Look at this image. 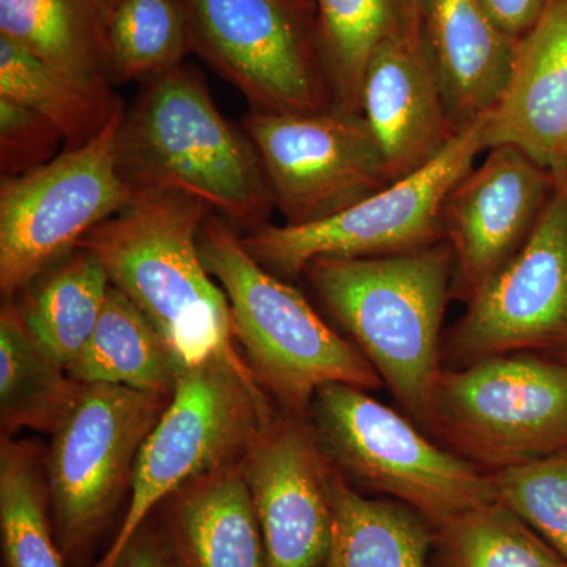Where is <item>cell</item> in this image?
Wrapping results in <instances>:
<instances>
[{
	"instance_id": "cell-24",
	"label": "cell",
	"mask_w": 567,
	"mask_h": 567,
	"mask_svg": "<svg viewBox=\"0 0 567 567\" xmlns=\"http://www.w3.org/2000/svg\"><path fill=\"white\" fill-rule=\"evenodd\" d=\"M333 506V543L322 567H432L434 528L412 507L360 494L336 468Z\"/></svg>"
},
{
	"instance_id": "cell-4",
	"label": "cell",
	"mask_w": 567,
	"mask_h": 567,
	"mask_svg": "<svg viewBox=\"0 0 567 567\" xmlns=\"http://www.w3.org/2000/svg\"><path fill=\"white\" fill-rule=\"evenodd\" d=\"M199 251L229 301L235 342L279 410L308 417L324 385H382L363 352L324 322L303 293L257 262L221 216L205 219Z\"/></svg>"
},
{
	"instance_id": "cell-17",
	"label": "cell",
	"mask_w": 567,
	"mask_h": 567,
	"mask_svg": "<svg viewBox=\"0 0 567 567\" xmlns=\"http://www.w3.org/2000/svg\"><path fill=\"white\" fill-rule=\"evenodd\" d=\"M486 151L513 145L554 171H567V0H546L517 40L509 80L483 117Z\"/></svg>"
},
{
	"instance_id": "cell-10",
	"label": "cell",
	"mask_w": 567,
	"mask_h": 567,
	"mask_svg": "<svg viewBox=\"0 0 567 567\" xmlns=\"http://www.w3.org/2000/svg\"><path fill=\"white\" fill-rule=\"evenodd\" d=\"M125 107L102 133L65 148L31 173L0 182V292L14 300L39 276L73 252L96 226L122 210L136 189L117 163Z\"/></svg>"
},
{
	"instance_id": "cell-8",
	"label": "cell",
	"mask_w": 567,
	"mask_h": 567,
	"mask_svg": "<svg viewBox=\"0 0 567 567\" xmlns=\"http://www.w3.org/2000/svg\"><path fill=\"white\" fill-rule=\"evenodd\" d=\"M424 429L487 472L567 447V360L494 354L442 369Z\"/></svg>"
},
{
	"instance_id": "cell-31",
	"label": "cell",
	"mask_w": 567,
	"mask_h": 567,
	"mask_svg": "<svg viewBox=\"0 0 567 567\" xmlns=\"http://www.w3.org/2000/svg\"><path fill=\"white\" fill-rule=\"evenodd\" d=\"M65 137L39 112L0 96V173L17 177L61 155Z\"/></svg>"
},
{
	"instance_id": "cell-26",
	"label": "cell",
	"mask_w": 567,
	"mask_h": 567,
	"mask_svg": "<svg viewBox=\"0 0 567 567\" xmlns=\"http://www.w3.org/2000/svg\"><path fill=\"white\" fill-rule=\"evenodd\" d=\"M0 543L3 567H70L52 528L44 454L10 435L0 443Z\"/></svg>"
},
{
	"instance_id": "cell-23",
	"label": "cell",
	"mask_w": 567,
	"mask_h": 567,
	"mask_svg": "<svg viewBox=\"0 0 567 567\" xmlns=\"http://www.w3.org/2000/svg\"><path fill=\"white\" fill-rule=\"evenodd\" d=\"M316 41L331 106L361 112V85L375 51L421 29L415 0H315Z\"/></svg>"
},
{
	"instance_id": "cell-34",
	"label": "cell",
	"mask_w": 567,
	"mask_h": 567,
	"mask_svg": "<svg viewBox=\"0 0 567 567\" xmlns=\"http://www.w3.org/2000/svg\"><path fill=\"white\" fill-rule=\"evenodd\" d=\"M104 7H106L107 14L111 13V10L114 9L115 6H117L121 0H103Z\"/></svg>"
},
{
	"instance_id": "cell-7",
	"label": "cell",
	"mask_w": 567,
	"mask_h": 567,
	"mask_svg": "<svg viewBox=\"0 0 567 567\" xmlns=\"http://www.w3.org/2000/svg\"><path fill=\"white\" fill-rule=\"evenodd\" d=\"M171 398L118 385H82L44 456L52 528L71 567H93L114 525L145 440Z\"/></svg>"
},
{
	"instance_id": "cell-16",
	"label": "cell",
	"mask_w": 567,
	"mask_h": 567,
	"mask_svg": "<svg viewBox=\"0 0 567 567\" xmlns=\"http://www.w3.org/2000/svg\"><path fill=\"white\" fill-rule=\"evenodd\" d=\"M360 110L382 148L391 182L431 163L456 136L423 28L375 51L361 85Z\"/></svg>"
},
{
	"instance_id": "cell-3",
	"label": "cell",
	"mask_w": 567,
	"mask_h": 567,
	"mask_svg": "<svg viewBox=\"0 0 567 567\" xmlns=\"http://www.w3.org/2000/svg\"><path fill=\"white\" fill-rule=\"evenodd\" d=\"M446 240L379 257H320L305 270L320 300L424 429L440 371V333L453 292Z\"/></svg>"
},
{
	"instance_id": "cell-33",
	"label": "cell",
	"mask_w": 567,
	"mask_h": 567,
	"mask_svg": "<svg viewBox=\"0 0 567 567\" xmlns=\"http://www.w3.org/2000/svg\"><path fill=\"white\" fill-rule=\"evenodd\" d=\"M114 567H169L162 537L152 517L126 544Z\"/></svg>"
},
{
	"instance_id": "cell-9",
	"label": "cell",
	"mask_w": 567,
	"mask_h": 567,
	"mask_svg": "<svg viewBox=\"0 0 567 567\" xmlns=\"http://www.w3.org/2000/svg\"><path fill=\"white\" fill-rule=\"evenodd\" d=\"M483 151L481 117L461 130L431 163L338 215L305 226L265 224L241 235V244L284 281L300 278L320 257L353 259L427 248L445 240L443 204Z\"/></svg>"
},
{
	"instance_id": "cell-19",
	"label": "cell",
	"mask_w": 567,
	"mask_h": 567,
	"mask_svg": "<svg viewBox=\"0 0 567 567\" xmlns=\"http://www.w3.org/2000/svg\"><path fill=\"white\" fill-rule=\"evenodd\" d=\"M421 28L451 121L461 132L498 102L518 39L492 20L481 0H417Z\"/></svg>"
},
{
	"instance_id": "cell-32",
	"label": "cell",
	"mask_w": 567,
	"mask_h": 567,
	"mask_svg": "<svg viewBox=\"0 0 567 567\" xmlns=\"http://www.w3.org/2000/svg\"><path fill=\"white\" fill-rule=\"evenodd\" d=\"M502 31L520 39L536 24L546 0H481Z\"/></svg>"
},
{
	"instance_id": "cell-14",
	"label": "cell",
	"mask_w": 567,
	"mask_h": 567,
	"mask_svg": "<svg viewBox=\"0 0 567 567\" xmlns=\"http://www.w3.org/2000/svg\"><path fill=\"white\" fill-rule=\"evenodd\" d=\"M241 465L267 567H322L333 543L334 466L308 417L279 410Z\"/></svg>"
},
{
	"instance_id": "cell-30",
	"label": "cell",
	"mask_w": 567,
	"mask_h": 567,
	"mask_svg": "<svg viewBox=\"0 0 567 567\" xmlns=\"http://www.w3.org/2000/svg\"><path fill=\"white\" fill-rule=\"evenodd\" d=\"M496 495L567 563V447L492 472Z\"/></svg>"
},
{
	"instance_id": "cell-35",
	"label": "cell",
	"mask_w": 567,
	"mask_h": 567,
	"mask_svg": "<svg viewBox=\"0 0 567 567\" xmlns=\"http://www.w3.org/2000/svg\"><path fill=\"white\" fill-rule=\"evenodd\" d=\"M303 2L315 3V0H303Z\"/></svg>"
},
{
	"instance_id": "cell-27",
	"label": "cell",
	"mask_w": 567,
	"mask_h": 567,
	"mask_svg": "<svg viewBox=\"0 0 567 567\" xmlns=\"http://www.w3.org/2000/svg\"><path fill=\"white\" fill-rule=\"evenodd\" d=\"M0 96L39 112L65 137V148L87 144L111 122L123 103L82 87L35 55L0 37Z\"/></svg>"
},
{
	"instance_id": "cell-5",
	"label": "cell",
	"mask_w": 567,
	"mask_h": 567,
	"mask_svg": "<svg viewBox=\"0 0 567 567\" xmlns=\"http://www.w3.org/2000/svg\"><path fill=\"white\" fill-rule=\"evenodd\" d=\"M278 412L240 353H216L186 369L142 446L121 527L93 567H114L167 496L241 461Z\"/></svg>"
},
{
	"instance_id": "cell-18",
	"label": "cell",
	"mask_w": 567,
	"mask_h": 567,
	"mask_svg": "<svg viewBox=\"0 0 567 567\" xmlns=\"http://www.w3.org/2000/svg\"><path fill=\"white\" fill-rule=\"evenodd\" d=\"M241 461L196 477L156 507L152 518L167 566L267 567Z\"/></svg>"
},
{
	"instance_id": "cell-12",
	"label": "cell",
	"mask_w": 567,
	"mask_h": 567,
	"mask_svg": "<svg viewBox=\"0 0 567 567\" xmlns=\"http://www.w3.org/2000/svg\"><path fill=\"white\" fill-rule=\"evenodd\" d=\"M244 130L286 226L322 221L393 183L361 112L249 111Z\"/></svg>"
},
{
	"instance_id": "cell-37",
	"label": "cell",
	"mask_w": 567,
	"mask_h": 567,
	"mask_svg": "<svg viewBox=\"0 0 567 567\" xmlns=\"http://www.w3.org/2000/svg\"><path fill=\"white\" fill-rule=\"evenodd\" d=\"M566 360H567V358H566Z\"/></svg>"
},
{
	"instance_id": "cell-2",
	"label": "cell",
	"mask_w": 567,
	"mask_h": 567,
	"mask_svg": "<svg viewBox=\"0 0 567 567\" xmlns=\"http://www.w3.org/2000/svg\"><path fill=\"white\" fill-rule=\"evenodd\" d=\"M207 205L182 194L137 189L126 207L78 248L102 262L112 286L151 320L186 368L237 352L229 301L199 251Z\"/></svg>"
},
{
	"instance_id": "cell-25",
	"label": "cell",
	"mask_w": 567,
	"mask_h": 567,
	"mask_svg": "<svg viewBox=\"0 0 567 567\" xmlns=\"http://www.w3.org/2000/svg\"><path fill=\"white\" fill-rule=\"evenodd\" d=\"M82 383L33 341L17 305L0 312V423L2 435L21 429L52 432L81 393Z\"/></svg>"
},
{
	"instance_id": "cell-1",
	"label": "cell",
	"mask_w": 567,
	"mask_h": 567,
	"mask_svg": "<svg viewBox=\"0 0 567 567\" xmlns=\"http://www.w3.org/2000/svg\"><path fill=\"white\" fill-rule=\"evenodd\" d=\"M117 163L136 192L192 197L237 230L259 229L275 208L256 145L224 117L199 71L186 63L145 81L123 114Z\"/></svg>"
},
{
	"instance_id": "cell-29",
	"label": "cell",
	"mask_w": 567,
	"mask_h": 567,
	"mask_svg": "<svg viewBox=\"0 0 567 567\" xmlns=\"http://www.w3.org/2000/svg\"><path fill=\"white\" fill-rule=\"evenodd\" d=\"M436 567H567L505 503L472 507L434 528Z\"/></svg>"
},
{
	"instance_id": "cell-22",
	"label": "cell",
	"mask_w": 567,
	"mask_h": 567,
	"mask_svg": "<svg viewBox=\"0 0 567 567\" xmlns=\"http://www.w3.org/2000/svg\"><path fill=\"white\" fill-rule=\"evenodd\" d=\"M111 286L102 262L76 248L11 301L33 341L69 369L95 331Z\"/></svg>"
},
{
	"instance_id": "cell-6",
	"label": "cell",
	"mask_w": 567,
	"mask_h": 567,
	"mask_svg": "<svg viewBox=\"0 0 567 567\" xmlns=\"http://www.w3.org/2000/svg\"><path fill=\"white\" fill-rule=\"evenodd\" d=\"M365 391L331 383L309 409L320 446L350 484L393 496L432 528L498 499L491 472L435 445Z\"/></svg>"
},
{
	"instance_id": "cell-28",
	"label": "cell",
	"mask_w": 567,
	"mask_h": 567,
	"mask_svg": "<svg viewBox=\"0 0 567 567\" xmlns=\"http://www.w3.org/2000/svg\"><path fill=\"white\" fill-rule=\"evenodd\" d=\"M112 81H148L185 63L193 51L183 0H121L107 14Z\"/></svg>"
},
{
	"instance_id": "cell-13",
	"label": "cell",
	"mask_w": 567,
	"mask_h": 567,
	"mask_svg": "<svg viewBox=\"0 0 567 567\" xmlns=\"http://www.w3.org/2000/svg\"><path fill=\"white\" fill-rule=\"evenodd\" d=\"M516 352L567 358V171L527 244L466 303L442 349L451 369Z\"/></svg>"
},
{
	"instance_id": "cell-21",
	"label": "cell",
	"mask_w": 567,
	"mask_h": 567,
	"mask_svg": "<svg viewBox=\"0 0 567 567\" xmlns=\"http://www.w3.org/2000/svg\"><path fill=\"white\" fill-rule=\"evenodd\" d=\"M186 369L151 320L111 286L95 331L66 371L82 385L104 383L173 398Z\"/></svg>"
},
{
	"instance_id": "cell-11",
	"label": "cell",
	"mask_w": 567,
	"mask_h": 567,
	"mask_svg": "<svg viewBox=\"0 0 567 567\" xmlns=\"http://www.w3.org/2000/svg\"><path fill=\"white\" fill-rule=\"evenodd\" d=\"M193 51L244 93L251 111L319 112L331 95L303 0H183Z\"/></svg>"
},
{
	"instance_id": "cell-15",
	"label": "cell",
	"mask_w": 567,
	"mask_h": 567,
	"mask_svg": "<svg viewBox=\"0 0 567 567\" xmlns=\"http://www.w3.org/2000/svg\"><path fill=\"white\" fill-rule=\"evenodd\" d=\"M447 194L443 237L454 252L453 293L468 303L532 237L558 173L513 145H495Z\"/></svg>"
},
{
	"instance_id": "cell-20",
	"label": "cell",
	"mask_w": 567,
	"mask_h": 567,
	"mask_svg": "<svg viewBox=\"0 0 567 567\" xmlns=\"http://www.w3.org/2000/svg\"><path fill=\"white\" fill-rule=\"evenodd\" d=\"M103 0H0V37L89 91L112 92Z\"/></svg>"
},
{
	"instance_id": "cell-36",
	"label": "cell",
	"mask_w": 567,
	"mask_h": 567,
	"mask_svg": "<svg viewBox=\"0 0 567 567\" xmlns=\"http://www.w3.org/2000/svg\"><path fill=\"white\" fill-rule=\"evenodd\" d=\"M415 3H416V6H417V9H420V3H417V0H415Z\"/></svg>"
}]
</instances>
